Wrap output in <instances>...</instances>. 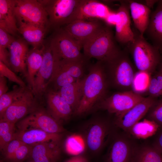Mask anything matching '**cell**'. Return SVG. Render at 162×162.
<instances>
[{"mask_svg":"<svg viewBox=\"0 0 162 162\" xmlns=\"http://www.w3.org/2000/svg\"><path fill=\"white\" fill-rule=\"evenodd\" d=\"M88 73L83 77L82 96L74 115L81 116L94 110L108 95L110 86L104 63L98 61L89 64Z\"/></svg>","mask_w":162,"mask_h":162,"instance_id":"obj_1","label":"cell"},{"mask_svg":"<svg viewBox=\"0 0 162 162\" xmlns=\"http://www.w3.org/2000/svg\"><path fill=\"white\" fill-rule=\"evenodd\" d=\"M111 26L105 23L102 28L83 45V55L88 59L108 61L121 51L116 43Z\"/></svg>","mask_w":162,"mask_h":162,"instance_id":"obj_2","label":"cell"},{"mask_svg":"<svg viewBox=\"0 0 162 162\" xmlns=\"http://www.w3.org/2000/svg\"><path fill=\"white\" fill-rule=\"evenodd\" d=\"M104 62L110 87L119 91L132 90L136 74L124 51L121 50L114 58Z\"/></svg>","mask_w":162,"mask_h":162,"instance_id":"obj_3","label":"cell"},{"mask_svg":"<svg viewBox=\"0 0 162 162\" xmlns=\"http://www.w3.org/2000/svg\"><path fill=\"white\" fill-rule=\"evenodd\" d=\"M134 33V39L127 44L128 48L139 71L150 75L160 62V53L144 36Z\"/></svg>","mask_w":162,"mask_h":162,"instance_id":"obj_4","label":"cell"},{"mask_svg":"<svg viewBox=\"0 0 162 162\" xmlns=\"http://www.w3.org/2000/svg\"><path fill=\"white\" fill-rule=\"evenodd\" d=\"M85 126L82 138L86 148L90 152H100L110 141L114 134L113 124L109 120L96 118L89 121Z\"/></svg>","mask_w":162,"mask_h":162,"instance_id":"obj_5","label":"cell"},{"mask_svg":"<svg viewBox=\"0 0 162 162\" xmlns=\"http://www.w3.org/2000/svg\"><path fill=\"white\" fill-rule=\"evenodd\" d=\"M49 44L54 58L72 60L87 59L81 52V44L62 28L56 29Z\"/></svg>","mask_w":162,"mask_h":162,"instance_id":"obj_6","label":"cell"},{"mask_svg":"<svg viewBox=\"0 0 162 162\" xmlns=\"http://www.w3.org/2000/svg\"><path fill=\"white\" fill-rule=\"evenodd\" d=\"M145 98L133 90L119 91L108 95L97 106L94 110H106L117 116L124 114Z\"/></svg>","mask_w":162,"mask_h":162,"instance_id":"obj_7","label":"cell"},{"mask_svg":"<svg viewBox=\"0 0 162 162\" xmlns=\"http://www.w3.org/2000/svg\"><path fill=\"white\" fill-rule=\"evenodd\" d=\"M15 11L18 22H24L47 28L50 26L47 14L38 0H16Z\"/></svg>","mask_w":162,"mask_h":162,"instance_id":"obj_8","label":"cell"},{"mask_svg":"<svg viewBox=\"0 0 162 162\" xmlns=\"http://www.w3.org/2000/svg\"><path fill=\"white\" fill-rule=\"evenodd\" d=\"M16 126L19 131L38 129L52 134H62L65 130L61 122L49 113L43 110H36L20 120Z\"/></svg>","mask_w":162,"mask_h":162,"instance_id":"obj_9","label":"cell"},{"mask_svg":"<svg viewBox=\"0 0 162 162\" xmlns=\"http://www.w3.org/2000/svg\"><path fill=\"white\" fill-rule=\"evenodd\" d=\"M48 15L50 26L55 30L67 24L79 0H39Z\"/></svg>","mask_w":162,"mask_h":162,"instance_id":"obj_10","label":"cell"},{"mask_svg":"<svg viewBox=\"0 0 162 162\" xmlns=\"http://www.w3.org/2000/svg\"><path fill=\"white\" fill-rule=\"evenodd\" d=\"M127 133L115 134L110 140L106 162H131L136 145Z\"/></svg>","mask_w":162,"mask_h":162,"instance_id":"obj_11","label":"cell"},{"mask_svg":"<svg viewBox=\"0 0 162 162\" xmlns=\"http://www.w3.org/2000/svg\"><path fill=\"white\" fill-rule=\"evenodd\" d=\"M157 101L156 98L150 96L146 97L124 114L115 116L114 125L127 133L133 125L147 114Z\"/></svg>","mask_w":162,"mask_h":162,"instance_id":"obj_12","label":"cell"},{"mask_svg":"<svg viewBox=\"0 0 162 162\" xmlns=\"http://www.w3.org/2000/svg\"><path fill=\"white\" fill-rule=\"evenodd\" d=\"M102 20H77L62 28L83 46V45L98 33L103 27Z\"/></svg>","mask_w":162,"mask_h":162,"instance_id":"obj_13","label":"cell"},{"mask_svg":"<svg viewBox=\"0 0 162 162\" xmlns=\"http://www.w3.org/2000/svg\"><path fill=\"white\" fill-rule=\"evenodd\" d=\"M36 100L31 89L28 88L7 109L0 119L16 124L27 114L36 110Z\"/></svg>","mask_w":162,"mask_h":162,"instance_id":"obj_14","label":"cell"},{"mask_svg":"<svg viewBox=\"0 0 162 162\" xmlns=\"http://www.w3.org/2000/svg\"><path fill=\"white\" fill-rule=\"evenodd\" d=\"M54 59L49 45L45 46L41 66L35 77L32 91L35 98L40 99L46 92L53 70Z\"/></svg>","mask_w":162,"mask_h":162,"instance_id":"obj_15","label":"cell"},{"mask_svg":"<svg viewBox=\"0 0 162 162\" xmlns=\"http://www.w3.org/2000/svg\"><path fill=\"white\" fill-rule=\"evenodd\" d=\"M110 12L106 6L98 0H79L67 24L77 20H103Z\"/></svg>","mask_w":162,"mask_h":162,"instance_id":"obj_16","label":"cell"},{"mask_svg":"<svg viewBox=\"0 0 162 162\" xmlns=\"http://www.w3.org/2000/svg\"><path fill=\"white\" fill-rule=\"evenodd\" d=\"M129 5L121 2L117 12L118 19L115 25V35L117 42L122 44H127L132 41L134 33L130 27L131 20Z\"/></svg>","mask_w":162,"mask_h":162,"instance_id":"obj_17","label":"cell"},{"mask_svg":"<svg viewBox=\"0 0 162 162\" xmlns=\"http://www.w3.org/2000/svg\"><path fill=\"white\" fill-rule=\"evenodd\" d=\"M28 43L23 39H15L8 48L10 68L19 73L26 79L27 76L26 58L29 50Z\"/></svg>","mask_w":162,"mask_h":162,"instance_id":"obj_18","label":"cell"},{"mask_svg":"<svg viewBox=\"0 0 162 162\" xmlns=\"http://www.w3.org/2000/svg\"><path fill=\"white\" fill-rule=\"evenodd\" d=\"M46 92L48 113L60 122L70 119L74 115L73 111L57 91L50 89Z\"/></svg>","mask_w":162,"mask_h":162,"instance_id":"obj_19","label":"cell"},{"mask_svg":"<svg viewBox=\"0 0 162 162\" xmlns=\"http://www.w3.org/2000/svg\"><path fill=\"white\" fill-rule=\"evenodd\" d=\"M60 142L52 141L32 145L29 156L34 162H58L61 152Z\"/></svg>","mask_w":162,"mask_h":162,"instance_id":"obj_20","label":"cell"},{"mask_svg":"<svg viewBox=\"0 0 162 162\" xmlns=\"http://www.w3.org/2000/svg\"><path fill=\"white\" fill-rule=\"evenodd\" d=\"M158 2L156 9L151 14L145 34L152 45L162 54V3Z\"/></svg>","mask_w":162,"mask_h":162,"instance_id":"obj_21","label":"cell"},{"mask_svg":"<svg viewBox=\"0 0 162 162\" xmlns=\"http://www.w3.org/2000/svg\"><path fill=\"white\" fill-rule=\"evenodd\" d=\"M16 0H0V28L11 35L19 32L15 8Z\"/></svg>","mask_w":162,"mask_h":162,"instance_id":"obj_22","label":"cell"},{"mask_svg":"<svg viewBox=\"0 0 162 162\" xmlns=\"http://www.w3.org/2000/svg\"><path fill=\"white\" fill-rule=\"evenodd\" d=\"M62 134H52L38 129L15 132L14 139L19 140L25 144L33 145L36 144L52 141L60 142Z\"/></svg>","mask_w":162,"mask_h":162,"instance_id":"obj_23","label":"cell"},{"mask_svg":"<svg viewBox=\"0 0 162 162\" xmlns=\"http://www.w3.org/2000/svg\"><path fill=\"white\" fill-rule=\"evenodd\" d=\"M18 30L23 39L34 48L43 46L44 36L47 28L22 22H18Z\"/></svg>","mask_w":162,"mask_h":162,"instance_id":"obj_24","label":"cell"},{"mask_svg":"<svg viewBox=\"0 0 162 162\" xmlns=\"http://www.w3.org/2000/svg\"><path fill=\"white\" fill-rule=\"evenodd\" d=\"M53 69L58 70L66 72L71 76L78 80L83 78L86 69L89 65L88 59L72 60L58 59L54 58Z\"/></svg>","mask_w":162,"mask_h":162,"instance_id":"obj_25","label":"cell"},{"mask_svg":"<svg viewBox=\"0 0 162 162\" xmlns=\"http://www.w3.org/2000/svg\"><path fill=\"white\" fill-rule=\"evenodd\" d=\"M129 7L134 26L140 34L144 36L149 22L150 8L146 5L133 1L129 2Z\"/></svg>","mask_w":162,"mask_h":162,"instance_id":"obj_26","label":"cell"},{"mask_svg":"<svg viewBox=\"0 0 162 162\" xmlns=\"http://www.w3.org/2000/svg\"><path fill=\"white\" fill-rule=\"evenodd\" d=\"M83 81V78L78 79L72 83L62 87L57 91L71 106L74 114L78 108L82 98Z\"/></svg>","mask_w":162,"mask_h":162,"instance_id":"obj_27","label":"cell"},{"mask_svg":"<svg viewBox=\"0 0 162 162\" xmlns=\"http://www.w3.org/2000/svg\"><path fill=\"white\" fill-rule=\"evenodd\" d=\"M45 46L39 48H34L29 51L26 62L27 70L26 78L29 88H32L36 76L42 64Z\"/></svg>","mask_w":162,"mask_h":162,"instance_id":"obj_28","label":"cell"},{"mask_svg":"<svg viewBox=\"0 0 162 162\" xmlns=\"http://www.w3.org/2000/svg\"><path fill=\"white\" fill-rule=\"evenodd\" d=\"M131 162H162V154L152 144H136Z\"/></svg>","mask_w":162,"mask_h":162,"instance_id":"obj_29","label":"cell"},{"mask_svg":"<svg viewBox=\"0 0 162 162\" xmlns=\"http://www.w3.org/2000/svg\"><path fill=\"white\" fill-rule=\"evenodd\" d=\"M159 129L154 122L146 118L135 124L127 133L132 138L145 139L155 134Z\"/></svg>","mask_w":162,"mask_h":162,"instance_id":"obj_30","label":"cell"},{"mask_svg":"<svg viewBox=\"0 0 162 162\" xmlns=\"http://www.w3.org/2000/svg\"><path fill=\"white\" fill-rule=\"evenodd\" d=\"M27 88L15 86L11 91L0 97V117H1L10 105L24 93Z\"/></svg>","mask_w":162,"mask_h":162,"instance_id":"obj_31","label":"cell"},{"mask_svg":"<svg viewBox=\"0 0 162 162\" xmlns=\"http://www.w3.org/2000/svg\"><path fill=\"white\" fill-rule=\"evenodd\" d=\"M15 127V124L0 119V148L2 152L13 140Z\"/></svg>","mask_w":162,"mask_h":162,"instance_id":"obj_32","label":"cell"},{"mask_svg":"<svg viewBox=\"0 0 162 162\" xmlns=\"http://www.w3.org/2000/svg\"><path fill=\"white\" fill-rule=\"evenodd\" d=\"M77 80L66 72L58 70L53 69L49 86L52 83L53 88L52 89L57 91L62 87L72 83Z\"/></svg>","mask_w":162,"mask_h":162,"instance_id":"obj_33","label":"cell"},{"mask_svg":"<svg viewBox=\"0 0 162 162\" xmlns=\"http://www.w3.org/2000/svg\"><path fill=\"white\" fill-rule=\"evenodd\" d=\"M66 152L74 155L81 154L84 150L81 139L75 135H71L67 138L65 144Z\"/></svg>","mask_w":162,"mask_h":162,"instance_id":"obj_34","label":"cell"},{"mask_svg":"<svg viewBox=\"0 0 162 162\" xmlns=\"http://www.w3.org/2000/svg\"><path fill=\"white\" fill-rule=\"evenodd\" d=\"M0 76L5 77L9 81L16 83L20 87H27L24 81L16 74L15 72L0 61Z\"/></svg>","mask_w":162,"mask_h":162,"instance_id":"obj_35","label":"cell"},{"mask_svg":"<svg viewBox=\"0 0 162 162\" xmlns=\"http://www.w3.org/2000/svg\"><path fill=\"white\" fill-rule=\"evenodd\" d=\"M146 115V118L154 122L160 129L162 128V100L157 101Z\"/></svg>","mask_w":162,"mask_h":162,"instance_id":"obj_36","label":"cell"},{"mask_svg":"<svg viewBox=\"0 0 162 162\" xmlns=\"http://www.w3.org/2000/svg\"><path fill=\"white\" fill-rule=\"evenodd\" d=\"M32 145L24 143L16 151L11 158L8 161L9 162H23L30 156Z\"/></svg>","mask_w":162,"mask_h":162,"instance_id":"obj_37","label":"cell"},{"mask_svg":"<svg viewBox=\"0 0 162 162\" xmlns=\"http://www.w3.org/2000/svg\"><path fill=\"white\" fill-rule=\"evenodd\" d=\"M24 143L17 139L11 141L2 151L4 158L8 161L13 156L18 148Z\"/></svg>","mask_w":162,"mask_h":162,"instance_id":"obj_38","label":"cell"},{"mask_svg":"<svg viewBox=\"0 0 162 162\" xmlns=\"http://www.w3.org/2000/svg\"><path fill=\"white\" fill-rule=\"evenodd\" d=\"M15 39L4 29L0 28V46L8 49Z\"/></svg>","mask_w":162,"mask_h":162,"instance_id":"obj_39","label":"cell"},{"mask_svg":"<svg viewBox=\"0 0 162 162\" xmlns=\"http://www.w3.org/2000/svg\"><path fill=\"white\" fill-rule=\"evenodd\" d=\"M0 61L10 68V53L7 48L0 46Z\"/></svg>","mask_w":162,"mask_h":162,"instance_id":"obj_40","label":"cell"},{"mask_svg":"<svg viewBox=\"0 0 162 162\" xmlns=\"http://www.w3.org/2000/svg\"><path fill=\"white\" fill-rule=\"evenodd\" d=\"M118 19L116 13L110 12L103 21L106 25L111 26H115Z\"/></svg>","mask_w":162,"mask_h":162,"instance_id":"obj_41","label":"cell"},{"mask_svg":"<svg viewBox=\"0 0 162 162\" xmlns=\"http://www.w3.org/2000/svg\"><path fill=\"white\" fill-rule=\"evenodd\" d=\"M157 133L158 134L152 144L162 154V128L160 129Z\"/></svg>","mask_w":162,"mask_h":162,"instance_id":"obj_42","label":"cell"},{"mask_svg":"<svg viewBox=\"0 0 162 162\" xmlns=\"http://www.w3.org/2000/svg\"><path fill=\"white\" fill-rule=\"evenodd\" d=\"M6 78L0 76V97L8 92V88Z\"/></svg>","mask_w":162,"mask_h":162,"instance_id":"obj_43","label":"cell"},{"mask_svg":"<svg viewBox=\"0 0 162 162\" xmlns=\"http://www.w3.org/2000/svg\"><path fill=\"white\" fill-rule=\"evenodd\" d=\"M65 162H88V161L85 156L80 154L74 155Z\"/></svg>","mask_w":162,"mask_h":162,"instance_id":"obj_44","label":"cell"},{"mask_svg":"<svg viewBox=\"0 0 162 162\" xmlns=\"http://www.w3.org/2000/svg\"><path fill=\"white\" fill-rule=\"evenodd\" d=\"M158 72L162 74V62L160 65L159 71Z\"/></svg>","mask_w":162,"mask_h":162,"instance_id":"obj_45","label":"cell"},{"mask_svg":"<svg viewBox=\"0 0 162 162\" xmlns=\"http://www.w3.org/2000/svg\"><path fill=\"white\" fill-rule=\"evenodd\" d=\"M34 162L33 161H28V162Z\"/></svg>","mask_w":162,"mask_h":162,"instance_id":"obj_46","label":"cell"},{"mask_svg":"<svg viewBox=\"0 0 162 162\" xmlns=\"http://www.w3.org/2000/svg\"><path fill=\"white\" fill-rule=\"evenodd\" d=\"M160 2L162 3V0L160 1Z\"/></svg>","mask_w":162,"mask_h":162,"instance_id":"obj_47","label":"cell"},{"mask_svg":"<svg viewBox=\"0 0 162 162\" xmlns=\"http://www.w3.org/2000/svg\"><path fill=\"white\" fill-rule=\"evenodd\" d=\"M0 162H2V161H1Z\"/></svg>","mask_w":162,"mask_h":162,"instance_id":"obj_48","label":"cell"}]
</instances>
